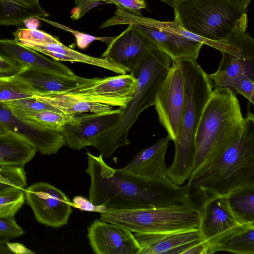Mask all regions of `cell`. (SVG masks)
<instances>
[{
    "label": "cell",
    "instance_id": "32",
    "mask_svg": "<svg viewBox=\"0 0 254 254\" xmlns=\"http://www.w3.org/2000/svg\"><path fill=\"white\" fill-rule=\"evenodd\" d=\"M37 18L39 20H43V21L56 27L68 31L72 33L75 37L76 43L77 47L81 49H84L86 48L91 42L95 40L102 41L105 43L107 45L111 42L114 38V37H96L88 35L76 31L59 23L48 20L46 18L41 17H37Z\"/></svg>",
    "mask_w": 254,
    "mask_h": 254
},
{
    "label": "cell",
    "instance_id": "12",
    "mask_svg": "<svg viewBox=\"0 0 254 254\" xmlns=\"http://www.w3.org/2000/svg\"><path fill=\"white\" fill-rule=\"evenodd\" d=\"M101 56L111 63L130 72L150 51L159 47L144 32L133 24L116 37L107 45Z\"/></svg>",
    "mask_w": 254,
    "mask_h": 254
},
{
    "label": "cell",
    "instance_id": "30",
    "mask_svg": "<svg viewBox=\"0 0 254 254\" xmlns=\"http://www.w3.org/2000/svg\"><path fill=\"white\" fill-rule=\"evenodd\" d=\"M26 185L23 167L0 165V193L14 188L25 190Z\"/></svg>",
    "mask_w": 254,
    "mask_h": 254
},
{
    "label": "cell",
    "instance_id": "34",
    "mask_svg": "<svg viewBox=\"0 0 254 254\" xmlns=\"http://www.w3.org/2000/svg\"><path fill=\"white\" fill-rule=\"evenodd\" d=\"M24 234V230L17 223L15 218H0V239L10 240Z\"/></svg>",
    "mask_w": 254,
    "mask_h": 254
},
{
    "label": "cell",
    "instance_id": "2",
    "mask_svg": "<svg viewBox=\"0 0 254 254\" xmlns=\"http://www.w3.org/2000/svg\"><path fill=\"white\" fill-rule=\"evenodd\" d=\"M244 125L245 118L234 92L229 87L212 90L195 132L190 178L199 175L216 161L241 135Z\"/></svg>",
    "mask_w": 254,
    "mask_h": 254
},
{
    "label": "cell",
    "instance_id": "40",
    "mask_svg": "<svg viewBox=\"0 0 254 254\" xmlns=\"http://www.w3.org/2000/svg\"><path fill=\"white\" fill-rule=\"evenodd\" d=\"M19 2L23 4L24 5L34 9L43 14L46 17L49 16V14L44 10L41 6L39 2V0H17Z\"/></svg>",
    "mask_w": 254,
    "mask_h": 254
},
{
    "label": "cell",
    "instance_id": "4",
    "mask_svg": "<svg viewBox=\"0 0 254 254\" xmlns=\"http://www.w3.org/2000/svg\"><path fill=\"white\" fill-rule=\"evenodd\" d=\"M178 60L184 79L185 103L181 131L174 141L175 156L167 168V177L175 184L182 185L191 177L195 155V132L213 86L208 74L195 60Z\"/></svg>",
    "mask_w": 254,
    "mask_h": 254
},
{
    "label": "cell",
    "instance_id": "22",
    "mask_svg": "<svg viewBox=\"0 0 254 254\" xmlns=\"http://www.w3.org/2000/svg\"><path fill=\"white\" fill-rule=\"evenodd\" d=\"M21 44L47 55L56 61L84 63L99 66L120 74L127 72L124 68L104 58H96L80 53L64 45L61 42L45 44L23 43Z\"/></svg>",
    "mask_w": 254,
    "mask_h": 254
},
{
    "label": "cell",
    "instance_id": "13",
    "mask_svg": "<svg viewBox=\"0 0 254 254\" xmlns=\"http://www.w3.org/2000/svg\"><path fill=\"white\" fill-rule=\"evenodd\" d=\"M87 238L96 254H138L140 250L132 232L101 219L95 220L88 227Z\"/></svg>",
    "mask_w": 254,
    "mask_h": 254
},
{
    "label": "cell",
    "instance_id": "14",
    "mask_svg": "<svg viewBox=\"0 0 254 254\" xmlns=\"http://www.w3.org/2000/svg\"><path fill=\"white\" fill-rule=\"evenodd\" d=\"M84 113L75 115L74 121L65 125L62 130L66 145L73 149L92 146L100 133L118 121L121 108L99 113Z\"/></svg>",
    "mask_w": 254,
    "mask_h": 254
},
{
    "label": "cell",
    "instance_id": "35",
    "mask_svg": "<svg viewBox=\"0 0 254 254\" xmlns=\"http://www.w3.org/2000/svg\"><path fill=\"white\" fill-rule=\"evenodd\" d=\"M106 3H112L118 8L127 10L138 15H142L140 10L145 8L146 4L144 0H99Z\"/></svg>",
    "mask_w": 254,
    "mask_h": 254
},
{
    "label": "cell",
    "instance_id": "29",
    "mask_svg": "<svg viewBox=\"0 0 254 254\" xmlns=\"http://www.w3.org/2000/svg\"><path fill=\"white\" fill-rule=\"evenodd\" d=\"M24 190L14 188L0 193V218H15L25 202Z\"/></svg>",
    "mask_w": 254,
    "mask_h": 254
},
{
    "label": "cell",
    "instance_id": "23",
    "mask_svg": "<svg viewBox=\"0 0 254 254\" xmlns=\"http://www.w3.org/2000/svg\"><path fill=\"white\" fill-rule=\"evenodd\" d=\"M68 115L83 113H99L113 109V107L98 103L72 92L49 94L35 97Z\"/></svg>",
    "mask_w": 254,
    "mask_h": 254
},
{
    "label": "cell",
    "instance_id": "6",
    "mask_svg": "<svg viewBox=\"0 0 254 254\" xmlns=\"http://www.w3.org/2000/svg\"><path fill=\"white\" fill-rule=\"evenodd\" d=\"M250 3L233 0H181L171 7L175 17L188 31L208 40L227 42L246 32Z\"/></svg>",
    "mask_w": 254,
    "mask_h": 254
},
{
    "label": "cell",
    "instance_id": "15",
    "mask_svg": "<svg viewBox=\"0 0 254 254\" xmlns=\"http://www.w3.org/2000/svg\"><path fill=\"white\" fill-rule=\"evenodd\" d=\"M0 124L9 131L24 137L43 155L57 154L66 145L62 131L44 129L23 122L15 116L5 103L1 102Z\"/></svg>",
    "mask_w": 254,
    "mask_h": 254
},
{
    "label": "cell",
    "instance_id": "10",
    "mask_svg": "<svg viewBox=\"0 0 254 254\" xmlns=\"http://www.w3.org/2000/svg\"><path fill=\"white\" fill-rule=\"evenodd\" d=\"M24 194L39 223L56 229L67 224L72 211V202L62 190L39 182L26 188Z\"/></svg>",
    "mask_w": 254,
    "mask_h": 254
},
{
    "label": "cell",
    "instance_id": "42",
    "mask_svg": "<svg viewBox=\"0 0 254 254\" xmlns=\"http://www.w3.org/2000/svg\"><path fill=\"white\" fill-rule=\"evenodd\" d=\"M26 28L36 30L40 26V22L39 19L36 17H32L26 19L22 21Z\"/></svg>",
    "mask_w": 254,
    "mask_h": 254
},
{
    "label": "cell",
    "instance_id": "18",
    "mask_svg": "<svg viewBox=\"0 0 254 254\" xmlns=\"http://www.w3.org/2000/svg\"><path fill=\"white\" fill-rule=\"evenodd\" d=\"M170 138L160 139L153 145L140 150L124 167L118 169L122 174L136 179L161 180L167 178L165 154Z\"/></svg>",
    "mask_w": 254,
    "mask_h": 254
},
{
    "label": "cell",
    "instance_id": "20",
    "mask_svg": "<svg viewBox=\"0 0 254 254\" xmlns=\"http://www.w3.org/2000/svg\"><path fill=\"white\" fill-rule=\"evenodd\" d=\"M0 57L20 64L54 73L72 75L74 73L59 61L51 60L15 39H0Z\"/></svg>",
    "mask_w": 254,
    "mask_h": 254
},
{
    "label": "cell",
    "instance_id": "7",
    "mask_svg": "<svg viewBox=\"0 0 254 254\" xmlns=\"http://www.w3.org/2000/svg\"><path fill=\"white\" fill-rule=\"evenodd\" d=\"M100 219L123 226L132 233H161L199 229L196 204L111 210L100 213Z\"/></svg>",
    "mask_w": 254,
    "mask_h": 254
},
{
    "label": "cell",
    "instance_id": "37",
    "mask_svg": "<svg viewBox=\"0 0 254 254\" xmlns=\"http://www.w3.org/2000/svg\"><path fill=\"white\" fill-rule=\"evenodd\" d=\"M75 6L71 12L70 18L77 20L88 11L91 8L97 5L99 0H74Z\"/></svg>",
    "mask_w": 254,
    "mask_h": 254
},
{
    "label": "cell",
    "instance_id": "8",
    "mask_svg": "<svg viewBox=\"0 0 254 254\" xmlns=\"http://www.w3.org/2000/svg\"><path fill=\"white\" fill-rule=\"evenodd\" d=\"M195 191L199 197L197 206L199 230L202 240L211 248L238 227L248 224L240 219L232 211L228 195H219L204 190Z\"/></svg>",
    "mask_w": 254,
    "mask_h": 254
},
{
    "label": "cell",
    "instance_id": "1",
    "mask_svg": "<svg viewBox=\"0 0 254 254\" xmlns=\"http://www.w3.org/2000/svg\"><path fill=\"white\" fill-rule=\"evenodd\" d=\"M86 155L89 197L94 205L116 210L195 204L188 185H177L168 178L150 180L125 176L107 164L101 154L87 151Z\"/></svg>",
    "mask_w": 254,
    "mask_h": 254
},
{
    "label": "cell",
    "instance_id": "39",
    "mask_svg": "<svg viewBox=\"0 0 254 254\" xmlns=\"http://www.w3.org/2000/svg\"><path fill=\"white\" fill-rule=\"evenodd\" d=\"M208 254V247L202 240L190 245L182 253V254Z\"/></svg>",
    "mask_w": 254,
    "mask_h": 254
},
{
    "label": "cell",
    "instance_id": "3",
    "mask_svg": "<svg viewBox=\"0 0 254 254\" xmlns=\"http://www.w3.org/2000/svg\"><path fill=\"white\" fill-rule=\"evenodd\" d=\"M171 62L165 53L152 50L130 72L136 79L131 99L125 108H121L118 121L100 133L92 144L103 157H110L118 148L130 144L128 131L140 114L154 105L157 93L168 73Z\"/></svg>",
    "mask_w": 254,
    "mask_h": 254
},
{
    "label": "cell",
    "instance_id": "17",
    "mask_svg": "<svg viewBox=\"0 0 254 254\" xmlns=\"http://www.w3.org/2000/svg\"><path fill=\"white\" fill-rule=\"evenodd\" d=\"M14 76L39 92V96L73 91L90 86L100 78L61 75L31 67L23 68Z\"/></svg>",
    "mask_w": 254,
    "mask_h": 254
},
{
    "label": "cell",
    "instance_id": "5",
    "mask_svg": "<svg viewBox=\"0 0 254 254\" xmlns=\"http://www.w3.org/2000/svg\"><path fill=\"white\" fill-rule=\"evenodd\" d=\"M190 190L228 195L241 187L254 186V117L248 112L241 135L219 158L199 175L190 178Z\"/></svg>",
    "mask_w": 254,
    "mask_h": 254
},
{
    "label": "cell",
    "instance_id": "41",
    "mask_svg": "<svg viewBox=\"0 0 254 254\" xmlns=\"http://www.w3.org/2000/svg\"><path fill=\"white\" fill-rule=\"evenodd\" d=\"M14 244L10 243L9 240L0 239V254H10L15 253Z\"/></svg>",
    "mask_w": 254,
    "mask_h": 254
},
{
    "label": "cell",
    "instance_id": "36",
    "mask_svg": "<svg viewBox=\"0 0 254 254\" xmlns=\"http://www.w3.org/2000/svg\"><path fill=\"white\" fill-rule=\"evenodd\" d=\"M71 202L72 207L81 211L96 212L100 213L109 210L105 206L94 205L89 199L81 195L73 197Z\"/></svg>",
    "mask_w": 254,
    "mask_h": 254
},
{
    "label": "cell",
    "instance_id": "31",
    "mask_svg": "<svg viewBox=\"0 0 254 254\" xmlns=\"http://www.w3.org/2000/svg\"><path fill=\"white\" fill-rule=\"evenodd\" d=\"M14 39L20 44L31 43L39 44L58 43V38L39 30L19 28L12 33Z\"/></svg>",
    "mask_w": 254,
    "mask_h": 254
},
{
    "label": "cell",
    "instance_id": "21",
    "mask_svg": "<svg viewBox=\"0 0 254 254\" xmlns=\"http://www.w3.org/2000/svg\"><path fill=\"white\" fill-rule=\"evenodd\" d=\"M146 34L159 47L167 54L171 61L197 59L203 44L183 38L175 34L143 25L133 24Z\"/></svg>",
    "mask_w": 254,
    "mask_h": 254
},
{
    "label": "cell",
    "instance_id": "26",
    "mask_svg": "<svg viewBox=\"0 0 254 254\" xmlns=\"http://www.w3.org/2000/svg\"><path fill=\"white\" fill-rule=\"evenodd\" d=\"M228 252L237 254H254V224L242 225L218 242L209 254Z\"/></svg>",
    "mask_w": 254,
    "mask_h": 254
},
{
    "label": "cell",
    "instance_id": "27",
    "mask_svg": "<svg viewBox=\"0 0 254 254\" xmlns=\"http://www.w3.org/2000/svg\"><path fill=\"white\" fill-rule=\"evenodd\" d=\"M228 197L233 213L244 222L254 224V186L238 188Z\"/></svg>",
    "mask_w": 254,
    "mask_h": 254
},
{
    "label": "cell",
    "instance_id": "9",
    "mask_svg": "<svg viewBox=\"0 0 254 254\" xmlns=\"http://www.w3.org/2000/svg\"><path fill=\"white\" fill-rule=\"evenodd\" d=\"M168 73L159 88L154 106L160 123L174 141L181 131L185 103V84L181 64L172 61Z\"/></svg>",
    "mask_w": 254,
    "mask_h": 254
},
{
    "label": "cell",
    "instance_id": "33",
    "mask_svg": "<svg viewBox=\"0 0 254 254\" xmlns=\"http://www.w3.org/2000/svg\"><path fill=\"white\" fill-rule=\"evenodd\" d=\"M4 103L9 107H15L29 111H40L46 110L59 111L52 106L37 99L35 97Z\"/></svg>",
    "mask_w": 254,
    "mask_h": 254
},
{
    "label": "cell",
    "instance_id": "25",
    "mask_svg": "<svg viewBox=\"0 0 254 254\" xmlns=\"http://www.w3.org/2000/svg\"><path fill=\"white\" fill-rule=\"evenodd\" d=\"M8 107L21 121L46 129L62 131L65 125L73 122L75 119V115L66 114L60 111H29Z\"/></svg>",
    "mask_w": 254,
    "mask_h": 254
},
{
    "label": "cell",
    "instance_id": "38",
    "mask_svg": "<svg viewBox=\"0 0 254 254\" xmlns=\"http://www.w3.org/2000/svg\"><path fill=\"white\" fill-rule=\"evenodd\" d=\"M23 66L0 57V77L14 76L21 71Z\"/></svg>",
    "mask_w": 254,
    "mask_h": 254
},
{
    "label": "cell",
    "instance_id": "24",
    "mask_svg": "<svg viewBox=\"0 0 254 254\" xmlns=\"http://www.w3.org/2000/svg\"><path fill=\"white\" fill-rule=\"evenodd\" d=\"M37 151L26 139L8 131L0 134V165L24 167Z\"/></svg>",
    "mask_w": 254,
    "mask_h": 254
},
{
    "label": "cell",
    "instance_id": "28",
    "mask_svg": "<svg viewBox=\"0 0 254 254\" xmlns=\"http://www.w3.org/2000/svg\"><path fill=\"white\" fill-rule=\"evenodd\" d=\"M40 95L39 92L14 75L0 77V102H10Z\"/></svg>",
    "mask_w": 254,
    "mask_h": 254
},
{
    "label": "cell",
    "instance_id": "44",
    "mask_svg": "<svg viewBox=\"0 0 254 254\" xmlns=\"http://www.w3.org/2000/svg\"><path fill=\"white\" fill-rule=\"evenodd\" d=\"M9 131L5 127L0 124V134L6 133Z\"/></svg>",
    "mask_w": 254,
    "mask_h": 254
},
{
    "label": "cell",
    "instance_id": "11",
    "mask_svg": "<svg viewBox=\"0 0 254 254\" xmlns=\"http://www.w3.org/2000/svg\"><path fill=\"white\" fill-rule=\"evenodd\" d=\"M233 47L222 51L217 70L208 74L213 88L228 87L234 79L247 75L254 80V40L247 32L228 40Z\"/></svg>",
    "mask_w": 254,
    "mask_h": 254
},
{
    "label": "cell",
    "instance_id": "43",
    "mask_svg": "<svg viewBox=\"0 0 254 254\" xmlns=\"http://www.w3.org/2000/svg\"><path fill=\"white\" fill-rule=\"evenodd\" d=\"M161 2H164L171 6L174 2L181 0H160ZM237 1L249 2H251L252 0H233Z\"/></svg>",
    "mask_w": 254,
    "mask_h": 254
},
{
    "label": "cell",
    "instance_id": "16",
    "mask_svg": "<svg viewBox=\"0 0 254 254\" xmlns=\"http://www.w3.org/2000/svg\"><path fill=\"white\" fill-rule=\"evenodd\" d=\"M136 82L130 72L100 78L90 86L71 92L98 103L124 108L131 98Z\"/></svg>",
    "mask_w": 254,
    "mask_h": 254
},
{
    "label": "cell",
    "instance_id": "19",
    "mask_svg": "<svg viewBox=\"0 0 254 254\" xmlns=\"http://www.w3.org/2000/svg\"><path fill=\"white\" fill-rule=\"evenodd\" d=\"M133 233L140 247L138 254H182L190 245L202 240L199 229Z\"/></svg>",
    "mask_w": 254,
    "mask_h": 254
}]
</instances>
